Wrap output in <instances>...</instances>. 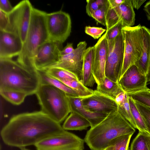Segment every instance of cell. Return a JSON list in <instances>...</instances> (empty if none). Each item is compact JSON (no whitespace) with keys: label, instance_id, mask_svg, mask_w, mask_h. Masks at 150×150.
Instances as JSON below:
<instances>
[{"label":"cell","instance_id":"obj_1","mask_svg":"<svg viewBox=\"0 0 150 150\" xmlns=\"http://www.w3.org/2000/svg\"><path fill=\"white\" fill-rule=\"evenodd\" d=\"M64 130L60 123L40 111L13 116L2 128L1 135L5 144L20 149L35 146Z\"/></svg>","mask_w":150,"mask_h":150},{"label":"cell","instance_id":"obj_2","mask_svg":"<svg viewBox=\"0 0 150 150\" xmlns=\"http://www.w3.org/2000/svg\"><path fill=\"white\" fill-rule=\"evenodd\" d=\"M40 84L37 70L28 69L11 59L0 58V90L35 94Z\"/></svg>","mask_w":150,"mask_h":150},{"label":"cell","instance_id":"obj_3","mask_svg":"<svg viewBox=\"0 0 150 150\" xmlns=\"http://www.w3.org/2000/svg\"><path fill=\"white\" fill-rule=\"evenodd\" d=\"M135 129L118 110L109 114L101 122L91 128L84 141L91 150H104L119 136L132 134Z\"/></svg>","mask_w":150,"mask_h":150},{"label":"cell","instance_id":"obj_4","mask_svg":"<svg viewBox=\"0 0 150 150\" xmlns=\"http://www.w3.org/2000/svg\"><path fill=\"white\" fill-rule=\"evenodd\" d=\"M46 12L33 8L30 21L22 51L18 56L17 62L31 70L33 61L40 47L49 40Z\"/></svg>","mask_w":150,"mask_h":150},{"label":"cell","instance_id":"obj_5","mask_svg":"<svg viewBox=\"0 0 150 150\" xmlns=\"http://www.w3.org/2000/svg\"><path fill=\"white\" fill-rule=\"evenodd\" d=\"M41 111L60 123L71 112L66 93L52 85L40 84L35 93Z\"/></svg>","mask_w":150,"mask_h":150},{"label":"cell","instance_id":"obj_6","mask_svg":"<svg viewBox=\"0 0 150 150\" xmlns=\"http://www.w3.org/2000/svg\"><path fill=\"white\" fill-rule=\"evenodd\" d=\"M107 40L108 52L105 76L111 81L118 83L124 57L125 43L122 31L115 38Z\"/></svg>","mask_w":150,"mask_h":150},{"label":"cell","instance_id":"obj_7","mask_svg":"<svg viewBox=\"0 0 150 150\" xmlns=\"http://www.w3.org/2000/svg\"><path fill=\"white\" fill-rule=\"evenodd\" d=\"M33 7L28 0L19 2L8 14V23L6 30L15 33L25 41Z\"/></svg>","mask_w":150,"mask_h":150},{"label":"cell","instance_id":"obj_8","mask_svg":"<svg viewBox=\"0 0 150 150\" xmlns=\"http://www.w3.org/2000/svg\"><path fill=\"white\" fill-rule=\"evenodd\" d=\"M141 26L139 24L134 27H125L122 29L125 43L124 57L120 77L141 57L142 44Z\"/></svg>","mask_w":150,"mask_h":150},{"label":"cell","instance_id":"obj_9","mask_svg":"<svg viewBox=\"0 0 150 150\" xmlns=\"http://www.w3.org/2000/svg\"><path fill=\"white\" fill-rule=\"evenodd\" d=\"M46 21L49 40L61 44L64 42L71 32L69 15L61 10L46 13Z\"/></svg>","mask_w":150,"mask_h":150},{"label":"cell","instance_id":"obj_10","mask_svg":"<svg viewBox=\"0 0 150 150\" xmlns=\"http://www.w3.org/2000/svg\"><path fill=\"white\" fill-rule=\"evenodd\" d=\"M84 140L64 130L47 137L36 144L37 150H83Z\"/></svg>","mask_w":150,"mask_h":150},{"label":"cell","instance_id":"obj_11","mask_svg":"<svg viewBox=\"0 0 150 150\" xmlns=\"http://www.w3.org/2000/svg\"><path fill=\"white\" fill-rule=\"evenodd\" d=\"M87 45L86 41L80 42L72 52L60 57L57 62L46 69L51 68L63 69L73 73L81 81L83 56Z\"/></svg>","mask_w":150,"mask_h":150},{"label":"cell","instance_id":"obj_12","mask_svg":"<svg viewBox=\"0 0 150 150\" xmlns=\"http://www.w3.org/2000/svg\"><path fill=\"white\" fill-rule=\"evenodd\" d=\"M62 44L49 40L38 49L33 61L35 70H43L57 62L60 57Z\"/></svg>","mask_w":150,"mask_h":150},{"label":"cell","instance_id":"obj_13","mask_svg":"<svg viewBox=\"0 0 150 150\" xmlns=\"http://www.w3.org/2000/svg\"><path fill=\"white\" fill-rule=\"evenodd\" d=\"M146 76L142 74L135 64L130 67L120 77L118 83L127 94L150 90L147 86Z\"/></svg>","mask_w":150,"mask_h":150},{"label":"cell","instance_id":"obj_14","mask_svg":"<svg viewBox=\"0 0 150 150\" xmlns=\"http://www.w3.org/2000/svg\"><path fill=\"white\" fill-rule=\"evenodd\" d=\"M83 106L89 110L95 112L109 115L118 110L115 100L103 95L96 90L92 95L82 98Z\"/></svg>","mask_w":150,"mask_h":150},{"label":"cell","instance_id":"obj_15","mask_svg":"<svg viewBox=\"0 0 150 150\" xmlns=\"http://www.w3.org/2000/svg\"><path fill=\"white\" fill-rule=\"evenodd\" d=\"M93 74L97 85L103 83L105 77V71L108 52L107 40L104 34L94 46Z\"/></svg>","mask_w":150,"mask_h":150},{"label":"cell","instance_id":"obj_16","mask_svg":"<svg viewBox=\"0 0 150 150\" xmlns=\"http://www.w3.org/2000/svg\"><path fill=\"white\" fill-rule=\"evenodd\" d=\"M23 43L16 34L0 30V58L11 59L18 56L23 48Z\"/></svg>","mask_w":150,"mask_h":150},{"label":"cell","instance_id":"obj_17","mask_svg":"<svg viewBox=\"0 0 150 150\" xmlns=\"http://www.w3.org/2000/svg\"><path fill=\"white\" fill-rule=\"evenodd\" d=\"M67 97L71 111L76 112L86 118L90 123L91 128L99 124L108 115L92 112L87 110L82 105V98Z\"/></svg>","mask_w":150,"mask_h":150},{"label":"cell","instance_id":"obj_18","mask_svg":"<svg viewBox=\"0 0 150 150\" xmlns=\"http://www.w3.org/2000/svg\"><path fill=\"white\" fill-rule=\"evenodd\" d=\"M140 31L142 42V54L134 64L142 74L146 76L150 55V30L144 26H141Z\"/></svg>","mask_w":150,"mask_h":150},{"label":"cell","instance_id":"obj_19","mask_svg":"<svg viewBox=\"0 0 150 150\" xmlns=\"http://www.w3.org/2000/svg\"><path fill=\"white\" fill-rule=\"evenodd\" d=\"M94 55V46L86 48L83 54L81 81L87 87H92L96 83L93 72Z\"/></svg>","mask_w":150,"mask_h":150},{"label":"cell","instance_id":"obj_20","mask_svg":"<svg viewBox=\"0 0 150 150\" xmlns=\"http://www.w3.org/2000/svg\"><path fill=\"white\" fill-rule=\"evenodd\" d=\"M36 70L39 77L40 84L52 85L64 92L68 96L80 97L76 92L61 81L48 74L44 70Z\"/></svg>","mask_w":150,"mask_h":150},{"label":"cell","instance_id":"obj_21","mask_svg":"<svg viewBox=\"0 0 150 150\" xmlns=\"http://www.w3.org/2000/svg\"><path fill=\"white\" fill-rule=\"evenodd\" d=\"M124 27H132L134 24L135 13L131 0H124L119 6L114 8Z\"/></svg>","mask_w":150,"mask_h":150},{"label":"cell","instance_id":"obj_22","mask_svg":"<svg viewBox=\"0 0 150 150\" xmlns=\"http://www.w3.org/2000/svg\"><path fill=\"white\" fill-rule=\"evenodd\" d=\"M91 127L89 122L78 113L71 111L69 116L66 119L62 126L65 130H82Z\"/></svg>","mask_w":150,"mask_h":150},{"label":"cell","instance_id":"obj_23","mask_svg":"<svg viewBox=\"0 0 150 150\" xmlns=\"http://www.w3.org/2000/svg\"><path fill=\"white\" fill-rule=\"evenodd\" d=\"M118 107V110L122 116L135 129L136 126L132 115L127 94L123 92L119 94L115 99Z\"/></svg>","mask_w":150,"mask_h":150},{"label":"cell","instance_id":"obj_24","mask_svg":"<svg viewBox=\"0 0 150 150\" xmlns=\"http://www.w3.org/2000/svg\"><path fill=\"white\" fill-rule=\"evenodd\" d=\"M96 90L115 100L119 94L124 92L118 83L112 81L106 77L103 83L97 85Z\"/></svg>","mask_w":150,"mask_h":150},{"label":"cell","instance_id":"obj_25","mask_svg":"<svg viewBox=\"0 0 150 150\" xmlns=\"http://www.w3.org/2000/svg\"><path fill=\"white\" fill-rule=\"evenodd\" d=\"M130 150H150V135L146 132L139 131L132 142Z\"/></svg>","mask_w":150,"mask_h":150},{"label":"cell","instance_id":"obj_26","mask_svg":"<svg viewBox=\"0 0 150 150\" xmlns=\"http://www.w3.org/2000/svg\"><path fill=\"white\" fill-rule=\"evenodd\" d=\"M60 81L76 92L80 97L83 98L88 97L94 93V91L85 86L81 81L67 80Z\"/></svg>","mask_w":150,"mask_h":150},{"label":"cell","instance_id":"obj_27","mask_svg":"<svg viewBox=\"0 0 150 150\" xmlns=\"http://www.w3.org/2000/svg\"><path fill=\"white\" fill-rule=\"evenodd\" d=\"M133 134H125L115 138L107 148L108 150H129L130 140Z\"/></svg>","mask_w":150,"mask_h":150},{"label":"cell","instance_id":"obj_28","mask_svg":"<svg viewBox=\"0 0 150 150\" xmlns=\"http://www.w3.org/2000/svg\"><path fill=\"white\" fill-rule=\"evenodd\" d=\"M0 93L6 100L16 105L21 104L28 96L23 92L13 90H0Z\"/></svg>","mask_w":150,"mask_h":150},{"label":"cell","instance_id":"obj_29","mask_svg":"<svg viewBox=\"0 0 150 150\" xmlns=\"http://www.w3.org/2000/svg\"><path fill=\"white\" fill-rule=\"evenodd\" d=\"M128 100L132 115L135 123L136 128L139 131L147 132L142 116L136 105L134 100L129 96Z\"/></svg>","mask_w":150,"mask_h":150},{"label":"cell","instance_id":"obj_30","mask_svg":"<svg viewBox=\"0 0 150 150\" xmlns=\"http://www.w3.org/2000/svg\"><path fill=\"white\" fill-rule=\"evenodd\" d=\"M43 70L52 76L59 81L67 80H79L76 75L63 69L58 68H51Z\"/></svg>","mask_w":150,"mask_h":150},{"label":"cell","instance_id":"obj_31","mask_svg":"<svg viewBox=\"0 0 150 150\" xmlns=\"http://www.w3.org/2000/svg\"><path fill=\"white\" fill-rule=\"evenodd\" d=\"M127 94L134 101L150 108V90Z\"/></svg>","mask_w":150,"mask_h":150},{"label":"cell","instance_id":"obj_32","mask_svg":"<svg viewBox=\"0 0 150 150\" xmlns=\"http://www.w3.org/2000/svg\"><path fill=\"white\" fill-rule=\"evenodd\" d=\"M134 102L142 116L147 132L150 135V108L137 102Z\"/></svg>","mask_w":150,"mask_h":150},{"label":"cell","instance_id":"obj_33","mask_svg":"<svg viewBox=\"0 0 150 150\" xmlns=\"http://www.w3.org/2000/svg\"><path fill=\"white\" fill-rule=\"evenodd\" d=\"M110 6L108 0L105 4L101 8L93 12L91 17L95 19L98 23L106 26L105 16L106 11Z\"/></svg>","mask_w":150,"mask_h":150},{"label":"cell","instance_id":"obj_34","mask_svg":"<svg viewBox=\"0 0 150 150\" xmlns=\"http://www.w3.org/2000/svg\"><path fill=\"white\" fill-rule=\"evenodd\" d=\"M105 19L106 30L111 28L120 20L114 9L110 6L106 11Z\"/></svg>","mask_w":150,"mask_h":150},{"label":"cell","instance_id":"obj_35","mask_svg":"<svg viewBox=\"0 0 150 150\" xmlns=\"http://www.w3.org/2000/svg\"><path fill=\"white\" fill-rule=\"evenodd\" d=\"M107 0H87L86 6V12L87 15L91 17L94 11L104 5Z\"/></svg>","mask_w":150,"mask_h":150},{"label":"cell","instance_id":"obj_36","mask_svg":"<svg viewBox=\"0 0 150 150\" xmlns=\"http://www.w3.org/2000/svg\"><path fill=\"white\" fill-rule=\"evenodd\" d=\"M122 21L120 20L117 24L110 29L106 30L105 33L107 40H110L115 38L122 32L124 27Z\"/></svg>","mask_w":150,"mask_h":150},{"label":"cell","instance_id":"obj_37","mask_svg":"<svg viewBox=\"0 0 150 150\" xmlns=\"http://www.w3.org/2000/svg\"><path fill=\"white\" fill-rule=\"evenodd\" d=\"M106 30L101 27L86 26L85 28V32L86 34L91 36L95 39L100 37Z\"/></svg>","mask_w":150,"mask_h":150},{"label":"cell","instance_id":"obj_38","mask_svg":"<svg viewBox=\"0 0 150 150\" xmlns=\"http://www.w3.org/2000/svg\"><path fill=\"white\" fill-rule=\"evenodd\" d=\"M8 23V14L0 10V30H6Z\"/></svg>","mask_w":150,"mask_h":150},{"label":"cell","instance_id":"obj_39","mask_svg":"<svg viewBox=\"0 0 150 150\" xmlns=\"http://www.w3.org/2000/svg\"><path fill=\"white\" fill-rule=\"evenodd\" d=\"M13 8L8 0H0V10L8 14L12 11Z\"/></svg>","mask_w":150,"mask_h":150},{"label":"cell","instance_id":"obj_40","mask_svg":"<svg viewBox=\"0 0 150 150\" xmlns=\"http://www.w3.org/2000/svg\"><path fill=\"white\" fill-rule=\"evenodd\" d=\"M73 44L67 43L66 46L60 52V57L69 54L72 52L74 50Z\"/></svg>","mask_w":150,"mask_h":150},{"label":"cell","instance_id":"obj_41","mask_svg":"<svg viewBox=\"0 0 150 150\" xmlns=\"http://www.w3.org/2000/svg\"><path fill=\"white\" fill-rule=\"evenodd\" d=\"M110 6L112 8H114L120 5L124 1V0H108Z\"/></svg>","mask_w":150,"mask_h":150},{"label":"cell","instance_id":"obj_42","mask_svg":"<svg viewBox=\"0 0 150 150\" xmlns=\"http://www.w3.org/2000/svg\"><path fill=\"white\" fill-rule=\"evenodd\" d=\"M131 1L133 8L137 10L139 9L142 5L146 1V0Z\"/></svg>","mask_w":150,"mask_h":150},{"label":"cell","instance_id":"obj_43","mask_svg":"<svg viewBox=\"0 0 150 150\" xmlns=\"http://www.w3.org/2000/svg\"><path fill=\"white\" fill-rule=\"evenodd\" d=\"M144 7V10L146 13L147 18L150 21V0L146 3Z\"/></svg>","mask_w":150,"mask_h":150},{"label":"cell","instance_id":"obj_44","mask_svg":"<svg viewBox=\"0 0 150 150\" xmlns=\"http://www.w3.org/2000/svg\"><path fill=\"white\" fill-rule=\"evenodd\" d=\"M146 77L148 82H150V55L149 59L148 68Z\"/></svg>","mask_w":150,"mask_h":150},{"label":"cell","instance_id":"obj_45","mask_svg":"<svg viewBox=\"0 0 150 150\" xmlns=\"http://www.w3.org/2000/svg\"><path fill=\"white\" fill-rule=\"evenodd\" d=\"M21 150H30L28 149H26L25 147H23L20 148Z\"/></svg>","mask_w":150,"mask_h":150},{"label":"cell","instance_id":"obj_46","mask_svg":"<svg viewBox=\"0 0 150 150\" xmlns=\"http://www.w3.org/2000/svg\"><path fill=\"white\" fill-rule=\"evenodd\" d=\"M104 150H108L107 148H106V149H105Z\"/></svg>","mask_w":150,"mask_h":150}]
</instances>
